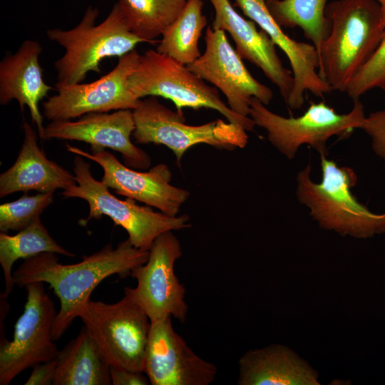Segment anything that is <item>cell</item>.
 Returning <instances> with one entry per match:
<instances>
[{"label": "cell", "mask_w": 385, "mask_h": 385, "mask_svg": "<svg viewBox=\"0 0 385 385\" xmlns=\"http://www.w3.org/2000/svg\"><path fill=\"white\" fill-rule=\"evenodd\" d=\"M187 0H118L129 30L146 43L154 44L177 19Z\"/></svg>", "instance_id": "obj_25"}, {"label": "cell", "mask_w": 385, "mask_h": 385, "mask_svg": "<svg viewBox=\"0 0 385 385\" xmlns=\"http://www.w3.org/2000/svg\"><path fill=\"white\" fill-rule=\"evenodd\" d=\"M149 250L138 249L126 239L114 248L111 244L76 264L62 265L56 253L42 252L24 260L13 273L15 285L25 287L41 282L53 289L60 301V310L53 328V339H59L70 327L81 307L90 299L98 284L106 277L130 275L136 267L145 263Z\"/></svg>", "instance_id": "obj_1"}, {"label": "cell", "mask_w": 385, "mask_h": 385, "mask_svg": "<svg viewBox=\"0 0 385 385\" xmlns=\"http://www.w3.org/2000/svg\"><path fill=\"white\" fill-rule=\"evenodd\" d=\"M42 252L74 257V254L67 251L53 239L41 222L40 217L14 235L5 232H0V264L5 282V289L1 294V297L6 299L15 286L11 272L15 262Z\"/></svg>", "instance_id": "obj_23"}, {"label": "cell", "mask_w": 385, "mask_h": 385, "mask_svg": "<svg viewBox=\"0 0 385 385\" xmlns=\"http://www.w3.org/2000/svg\"><path fill=\"white\" fill-rule=\"evenodd\" d=\"M143 372L152 385H208L217 369L190 349L167 317L150 322Z\"/></svg>", "instance_id": "obj_15"}, {"label": "cell", "mask_w": 385, "mask_h": 385, "mask_svg": "<svg viewBox=\"0 0 385 385\" xmlns=\"http://www.w3.org/2000/svg\"><path fill=\"white\" fill-rule=\"evenodd\" d=\"M205 40V52L187 66L188 69L220 90L230 108L239 115L249 116L252 98L267 106L273 98L272 90L251 75L225 32L208 26Z\"/></svg>", "instance_id": "obj_13"}, {"label": "cell", "mask_w": 385, "mask_h": 385, "mask_svg": "<svg viewBox=\"0 0 385 385\" xmlns=\"http://www.w3.org/2000/svg\"><path fill=\"white\" fill-rule=\"evenodd\" d=\"M235 6L265 31L287 56L294 81L286 102L290 109L303 106L306 92L323 98L332 91L319 75V55L315 46L287 36L270 14L265 0H235Z\"/></svg>", "instance_id": "obj_17"}, {"label": "cell", "mask_w": 385, "mask_h": 385, "mask_svg": "<svg viewBox=\"0 0 385 385\" xmlns=\"http://www.w3.org/2000/svg\"><path fill=\"white\" fill-rule=\"evenodd\" d=\"M379 5L381 12V25L385 29V0H375Z\"/></svg>", "instance_id": "obj_32"}, {"label": "cell", "mask_w": 385, "mask_h": 385, "mask_svg": "<svg viewBox=\"0 0 385 385\" xmlns=\"http://www.w3.org/2000/svg\"><path fill=\"white\" fill-rule=\"evenodd\" d=\"M202 0H187L177 19L162 34L156 51L188 66L200 56L199 39L207 20Z\"/></svg>", "instance_id": "obj_24"}, {"label": "cell", "mask_w": 385, "mask_h": 385, "mask_svg": "<svg viewBox=\"0 0 385 385\" xmlns=\"http://www.w3.org/2000/svg\"><path fill=\"white\" fill-rule=\"evenodd\" d=\"M66 146L68 152L101 166V181L115 193L155 207L169 216L178 215L190 196L188 190L170 184L172 173L164 163L157 164L148 171L140 172L121 163L105 149L88 153L68 143Z\"/></svg>", "instance_id": "obj_14"}, {"label": "cell", "mask_w": 385, "mask_h": 385, "mask_svg": "<svg viewBox=\"0 0 385 385\" xmlns=\"http://www.w3.org/2000/svg\"><path fill=\"white\" fill-rule=\"evenodd\" d=\"M24 142L14 165L0 175V197L17 192H55L76 184L75 175L49 160L37 143L36 132L23 124Z\"/></svg>", "instance_id": "obj_20"}, {"label": "cell", "mask_w": 385, "mask_h": 385, "mask_svg": "<svg viewBox=\"0 0 385 385\" xmlns=\"http://www.w3.org/2000/svg\"><path fill=\"white\" fill-rule=\"evenodd\" d=\"M53 385L112 384L110 365L100 354L83 327L56 356Z\"/></svg>", "instance_id": "obj_22"}, {"label": "cell", "mask_w": 385, "mask_h": 385, "mask_svg": "<svg viewBox=\"0 0 385 385\" xmlns=\"http://www.w3.org/2000/svg\"><path fill=\"white\" fill-rule=\"evenodd\" d=\"M134 130L133 110L121 109L111 113H87L75 121H51L44 127L41 139L82 141L90 144L91 150L111 148L120 153L128 167L145 170L150 167L151 158L133 143Z\"/></svg>", "instance_id": "obj_16"}, {"label": "cell", "mask_w": 385, "mask_h": 385, "mask_svg": "<svg viewBox=\"0 0 385 385\" xmlns=\"http://www.w3.org/2000/svg\"><path fill=\"white\" fill-rule=\"evenodd\" d=\"M98 14L97 8L89 6L74 28L46 31L48 38L65 50L54 63L58 83H82L88 73L101 72V61L106 58H120L138 44L146 43L129 30L118 2L107 17L96 24Z\"/></svg>", "instance_id": "obj_4"}, {"label": "cell", "mask_w": 385, "mask_h": 385, "mask_svg": "<svg viewBox=\"0 0 385 385\" xmlns=\"http://www.w3.org/2000/svg\"><path fill=\"white\" fill-rule=\"evenodd\" d=\"M90 167L83 157L76 155L73 160L76 184L62 192L64 197H78L88 202L89 212L87 218L79 221L81 225L106 215L115 225L125 230L133 246L143 250H149L155 239L163 232L191 226L188 215L169 216L153 210L150 206L140 205L133 199L118 198L102 181L93 177Z\"/></svg>", "instance_id": "obj_5"}, {"label": "cell", "mask_w": 385, "mask_h": 385, "mask_svg": "<svg viewBox=\"0 0 385 385\" xmlns=\"http://www.w3.org/2000/svg\"><path fill=\"white\" fill-rule=\"evenodd\" d=\"M320 183L311 179L309 164L296 178L297 198L309 209V215L319 227L359 239L385 233V212H371L351 191L357 182L354 170L338 166L326 155H320Z\"/></svg>", "instance_id": "obj_3"}, {"label": "cell", "mask_w": 385, "mask_h": 385, "mask_svg": "<svg viewBox=\"0 0 385 385\" xmlns=\"http://www.w3.org/2000/svg\"><path fill=\"white\" fill-rule=\"evenodd\" d=\"M205 81L187 66L156 50L149 49L140 55L128 78V86L139 99L160 96L170 100L178 111L184 108L212 109L229 122L252 131L255 126L253 120L235 113L221 99L218 90Z\"/></svg>", "instance_id": "obj_6"}, {"label": "cell", "mask_w": 385, "mask_h": 385, "mask_svg": "<svg viewBox=\"0 0 385 385\" xmlns=\"http://www.w3.org/2000/svg\"><path fill=\"white\" fill-rule=\"evenodd\" d=\"M25 288L26 301L13 339L1 340L0 385H9L25 369L56 359L59 351L53 339L58 313L43 282H34Z\"/></svg>", "instance_id": "obj_10"}, {"label": "cell", "mask_w": 385, "mask_h": 385, "mask_svg": "<svg viewBox=\"0 0 385 385\" xmlns=\"http://www.w3.org/2000/svg\"><path fill=\"white\" fill-rule=\"evenodd\" d=\"M249 116L266 131L271 144L289 160L302 145L327 155L330 138L346 137L354 129H361L366 118L360 101H354L352 109L344 114L337 113L323 101L312 102L302 115L287 118L271 111L256 98L251 100Z\"/></svg>", "instance_id": "obj_8"}, {"label": "cell", "mask_w": 385, "mask_h": 385, "mask_svg": "<svg viewBox=\"0 0 385 385\" xmlns=\"http://www.w3.org/2000/svg\"><path fill=\"white\" fill-rule=\"evenodd\" d=\"M78 317L110 366L143 372L150 320L130 296L113 304L89 299Z\"/></svg>", "instance_id": "obj_7"}, {"label": "cell", "mask_w": 385, "mask_h": 385, "mask_svg": "<svg viewBox=\"0 0 385 385\" xmlns=\"http://www.w3.org/2000/svg\"><path fill=\"white\" fill-rule=\"evenodd\" d=\"M133 113L134 141L166 146L173 153L179 166L184 153L197 144L233 150L245 148L248 141L247 130L228 120L217 119L199 125H188L183 111L167 108L155 96L140 100Z\"/></svg>", "instance_id": "obj_9"}, {"label": "cell", "mask_w": 385, "mask_h": 385, "mask_svg": "<svg viewBox=\"0 0 385 385\" xmlns=\"http://www.w3.org/2000/svg\"><path fill=\"white\" fill-rule=\"evenodd\" d=\"M110 373L113 385H148L150 384L144 372L111 366Z\"/></svg>", "instance_id": "obj_31"}, {"label": "cell", "mask_w": 385, "mask_h": 385, "mask_svg": "<svg viewBox=\"0 0 385 385\" xmlns=\"http://www.w3.org/2000/svg\"><path fill=\"white\" fill-rule=\"evenodd\" d=\"M361 129L370 137L376 155L385 161V108L366 116Z\"/></svg>", "instance_id": "obj_29"}, {"label": "cell", "mask_w": 385, "mask_h": 385, "mask_svg": "<svg viewBox=\"0 0 385 385\" xmlns=\"http://www.w3.org/2000/svg\"><path fill=\"white\" fill-rule=\"evenodd\" d=\"M182 254L180 242L173 231L164 232L153 241L147 262L130 272L137 286L124 288V293L143 309L150 322L167 317L182 323L186 321L185 288L174 271L175 263Z\"/></svg>", "instance_id": "obj_11"}, {"label": "cell", "mask_w": 385, "mask_h": 385, "mask_svg": "<svg viewBox=\"0 0 385 385\" xmlns=\"http://www.w3.org/2000/svg\"><path fill=\"white\" fill-rule=\"evenodd\" d=\"M43 48L36 41H24L14 53L7 54L0 62V103L16 100L21 111L27 106L41 138L44 127L39 102L53 89L43 75L39 56Z\"/></svg>", "instance_id": "obj_19"}, {"label": "cell", "mask_w": 385, "mask_h": 385, "mask_svg": "<svg viewBox=\"0 0 385 385\" xmlns=\"http://www.w3.org/2000/svg\"><path fill=\"white\" fill-rule=\"evenodd\" d=\"M140 55L135 49L133 50L119 58L115 68L107 74L88 83L56 82L57 93L43 103V116L51 121L67 120L90 113L134 110L141 99L130 91L128 78Z\"/></svg>", "instance_id": "obj_12"}, {"label": "cell", "mask_w": 385, "mask_h": 385, "mask_svg": "<svg viewBox=\"0 0 385 385\" xmlns=\"http://www.w3.org/2000/svg\"><path fill=\"white\" fill-rule=\"evenodd\" d=\"M329 36L319 51L320 77L332 90L345 92L385 34L375 0H335L327 5Z\"/></svg>", "instance_id": "obj_2"}, {"label": "cell", "mask_w": 385, "mask_h": 385, "mask_svg": "<svg viewBox=\"0 0 385 385\" xmlns=\"http://www.w3.org/2000/svg\"><path fill=\"white\" fill-rule=\"evenodd\" d=\"M239 385H319V372L281 344L250 349L238 361Z\"/></svg>", "instance_id": "obj_21"}, {"label": "cell", "mask_w": 385, "mask_h": 385, "mask_svg": "<svg viewBox=\"0 0 385 385\" xmlns=\"http://www.w3.org/2000/svg\"><path fill=\"white\" fill-rule=\"evenodd\" d=\"M53 202V192H39L0 205V230H21L29 225Z\"/></svg>", "instance_id": "obj_27"}, {"label": "cell", "mask_w": 385, "mask_h": 385, "mask_svg": "<svg viewBox=\"0 0 385 385\" xmlns=\"http://www.w3.org/2000/svg\"><path fill=\"white\" fill-rule=\"evenodd\" d=\"M209 1L215 11L212 29L230 35L241 58L261 69L277 87L286 103L294 87L293 74L283 66L276 51L277 46L269 35L261 29L258 30L253 21L242 17L229 0Z\"/></svg>", "instance_id": "obj_18"}, {"label": "cell", "mask_w": 385, "mask_h": 385, "mask_svg": "<svg viewBox=\"0 0 385 385\" xmlns=\"http://www.w3.org/2000/svg\"><path fill=\"white\" fill-rule=\"evenodd\" d=\"M374 88L385 92V34L371 56L353 78L345 93L354 102Z\"/></svg>", "instance_id": "obj_28"}, {"label": "cell", "mask_w": 385, "mask_h": 385, "mask_svg": "<svg viewBox=\"0 0 385 385\" xmlns=\"http://www.w3.org/2000/svg\"><path fill=\"white\" fill-rule=\"evenodd\" d=\"M327 3V0H266L276 23L282 28H300L315 46L318 55L331 29L325 14Z\"/></svg>", "instance_id": "obj_26"}, {"label": "cell", "mask_w": 385, "mask_h": 385, "mask_svg": "<svg viewBox=\"0 0 385 385\" xmlns=\"http://www.w3.org/2000/svg\"><path fill=\"white\" fill-rule=\"evenodd\" d=\"M57 360H52L39 363L33 366V371L24 383L25 385H51L53 384Z\"/></svg>", "instance_id": "obj_30"}]
</instances>
